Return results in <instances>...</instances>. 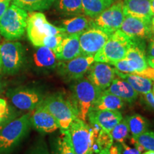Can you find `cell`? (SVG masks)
<instances>
[{
	"label": "cell",
	"mask_w": 154,
	"mask_h": 154,
	"mask_svg": "<svg viewBox=\"0 0 154 154\" xmlns=\"http://www.w3.org/2000/svg\"><path fill=\"white\" fill-rule=\"evenodd\" d=\"M64 36H66L63 35V34H57V35L47 36L44 39L42 46L49 48V49L53 50L54 53H56Z\"/></svg>",
	"instance_id": "cell-33"
},
{
	"label": "cell",
	"mask_w": 154,
	"mask_h": 154,
	"mask_svg": "<svg viewBox=\"0 0 154 154\" xmlns=\"http://www.w3.org/2000/svg\"><path fill=\"white\" fill-rule=\"evenodd\" d=\"M142 154H154V151H147L146 152H144Z\"/></svg>",
	"instance_id": "cell-45"
},
{
	"label": "cell",
	"mask_w": 154,
	"mask_h": 154,
	"mask_svg": "<svg viewBox=\"0 0 154 154\" xmlns=\"http://www.w3.org/2000/svg\"><path fill=\"white\" fill-rule=\"evenodd\" d=\"M27 17L26 10L12 4L0 18V34L10 41L21 38L26 30Z\"/></svg>",
	"instance_id": "cell-4"
},
{
	"label": "cell",
	"mask_w": 154,
	"mask_h": 154,
	"mask_svg": "<svg viewBox=\"0 0 154 154\" xmlns=\"http://www.w3.org/2000/svg\"><path fill=\"white\" fill-rule=\"evenodd\" d=\"M94 61V56L82 54L71 60L59 62V72L68 79L76 81L84 77Z\"/></svg>",
	"instance_id": "cell-11"
},
{
	"label": "cell",
	"mask_w": 154,
	"mask_h": 154,
	"mask_svg": "<svg viewBox=\"0 0 154 154\" xmlns=\"http://www.w3.org/2000/svg\"><path fill=\"white\" fill-rule=\"evenodd\" d=\"M111 34L92 26L79 34V43L82 55L94 56L103 48Z\"/></svg>",
	"instance_id": "cell-10"
},
{
	"label": "cell",
	"mask_w": 154,
	"mask_h": 154,
	"mask_svg": "<svg viewBox=\"0 0 154 154\" xmlns=\"http://www.w3.org/2000/svg\"><path fill=\"white\" fill-rule=\"evenodd\" d=\"M29 154H49V153L46 144L40 143L34 146Z\"/></svg>",
	"instance_id": "cell-35"
},
{
	"label": "cell",
	"mask_w": 154,
	"mask_h": 154,
	"mask_svg": "<svg viewBox=\"0 0 154 154\" xmlns=\"http://www.w3.org/2000/svg\"><path fill=\"white\" fill-rule=\"evenodd\" d=\"M143 100L145 102L146 106H148L150 109L154 110V98L152 95L151 92L146 94H143Z\"/></svg>",
	"instance_id": "cell-38"
},
{
	"label": "cell",
	"mask_w": 154,
	"mask_h": 154,
	"mask_svg": "<svg viewBox=\"0 0 154 154\" xmlns=\"http://www.w3.org/2000/svg\"><path fill=\"white\" fill-rule=\"evenodd\" d=\"M98 154H121L120 146L112 145L109 149L100 151Z\"/></svg>",
	"instance_id": "cell-37"
},
{
	"label": "cell",
	"mask_w": 154,
	"mask_h": 154,
	"mask_svg": "<svg viewBox=\"0 0 154 154\" xmlns=\"http://www.w3.org/2000/svg\"><path fill=\"white\" fill-rule=\"evenodd\" d=\"M104 91L118 96L123 101L128 103L136 101L138 97V93L129 83L118 76L115 77L111 85Z\"/></svg>",
	"instance_id": "cell-20"
},
{
	"label": "cell",
	"mask_w": 154,
	"mask_h": 154,
	"mask_svg": "<svg viewBox=\"0 0 154 154\" xmlns=\"http://www.w3.org/2000/svg\"><path fill=\"white\" fill-rule=\"evenodd\" d=\"M131 143L138 144L143 148L144 150L154 151V132L146 131L139 136L131 138Z\"/></svg>",
	"instance_id": "cell-29"
},
{
	"label": "cell",
	"mask_w": 154,
	"mask_h": 154,
	"mask_svg": "<svg viewBox=\"0 0 154 154\" xmlns=\"http://www.w3.org/2000/svg\"><path fill=\"white\" fill-rule=\"evenodd\" d=\"M123 5L124 16L136 17L151 21L153 14L149 0H124Z\"/></svg>",
	"instance_id": "cell-19"
},
{
	"label": "cell",
	"mask_w": 154,
	"mask_h": 154,
	"mask_svg": "<svg viewBox=\"0 0 154 154\" xmlns=\"http://www.w3.org/2000/svg\"><path fill=\"white\" fill-rule=\"evenodd\" d=\"M9 116V107L5 99H0V126L4 125Z\"/></svg>",
	"instance_id": "cell-34"
},
{
	"label": "cell",
	"mask_w": 154,
	"mask_h": 154,
	"mask_svg": "<svg viewBox=\"0 0 154 154\" xmlns=\"http://www.w3.org/2000/svg\"><path fill=\"white\" fill-rule=\"evenodd\" d=\"M129 133L136 137L146 131L148 129L147 121L140 114H134L126 118Z\"/></svg>",
	"instance_id": "cell-28"
},
{
	"label": "cell",
	"mask_w": 154,
	"mask_h": 154,
	"mask_svg": "<svg viewBox=\"0 0 154 154\" xmlns=\"http://www.w3.org/2000/svg\"><path fill=\"white\" fill-rule=\"evenodd\" d=\"M119 30L132 39H144L151 38V21L136 17L126 16Z\"/></svg>",
	"instance_id": "cell-14"
},
{
	"label": "cell",
	"mask_w": 154,
	"mask_h": 154,
	"mask_svg": "<svg viewBox=\"0 0 154 154\" xmlns=\"http://www.w3.org/2000/svg\"><path fill=\"white\" fill-rule=\"evenodd\" d=\"M151 93H152V95H153V98H154V84H153V89H152Z\"/></svg>",
	"instance_id": "cell-46"
},
{
	"label": "cell",
	"mask_w": 154,
	"mask_h": 154,
	"mask_svg": "<svg viewBox=\"0 0 154 154\" xmlns=\"http://www.w3.org/2000/svg\"><path fill=\"white\" fill-rule=\"evenodd\" d=\"M150 1V7H151V11L153 16L154 15V0H149Z\"/></svg>",
	"instance_id": "cell-42"
},
{
	"label": "cell",
	"mask_w": 154,
	"mask_h": 154,
	"mask_svg": "<svg viewBox=\"0 0 154 154\" xmlns=\"http://www.w3.org/2000/svg\"><path fill=\"white\" fill-rule=\"evenodd\" d=\"M55 54L58 60L61 61L71 60L82 55L79 35L64 36Z\"/></svg>",
	"instance_id": "cell-18"
},
{
	"label": "cell",
	"mask_w": 154,
	"mask_h": 154,
	"mask_svg": "<svg viewBox=\"0 0 154 154\" xmlns=\"http://www.w3.org/2000/svg\"><path fill=\"white\" fill-rule=\"evenodd\" d=\"M62 135L58 140L55 154H76L71 143L67 131H63Z\"/></svg>",
	"instance_id": "cell-31"
},
{
	"label": "cell",
	"mask_w": 154,
	"mask_h": 154,
	"mask_svg": "<svg viewBox=\"0 0 154 154\" xmlns=\"http://www.w3.org/2000/svg\"><path fill=\"white\" fill-rule=\"evenodd\" d=\"M110 134L112 136L113 139L119 143L124 142L126 138L128 137L129 134L128 124L126 121V119H122L118 124L116 125L111 130Z\"/></svg>",
	"instance_id": "cell-30"
},
{
	"label": "cell",
	"mask_w": 154,
	"mask_h": 154,
	"mask_svg": "<svg viewBox=\"0 0 154 154\" xmlns=\"http://www.w3.org/2000/svg\"><path fill=\"white\" fill-rule=\"evenodd\" d=\"M113 0H82L84 13L87 17L94 18L109 7Z\"/></svg>",
	"instance_id": "cell-25"
},
{
	"label": "cell",
	"mask_w": 154,
	"mask_h": 154,
	"mask_svg": "<svg viewBox=\"0 0 154 154\" xmlns=\"http://www.w3.org/2000/svg\"><path fill=\"white\" fill-rule=\"evenodd\" d=\"M147 62H148V63H149V65L150 66H151L152 68L154 69V58L147 57Z\"/></svg>",
	"instance_id": "cell-41"
},
{
	"label": "cell",
	"mask_w": 154,
	"mask_h": 154,
	"mask_svg": "<svg viewBox=\"0 0 154 154\" xmlns=\"http://www.w3.org/2000/svg\"><path fill=\"white\" fill-rule=\"evenodd\" d=\"M40 104L51 113L61 131L68 129L74 120L78 118L74 105L59 94H54L43 99Z\"/></svg>",
	"instance_id": "cell-3"
},
{
	"label": "cell",
	"mask_w": 154,
	"mask_h": 154,
	"mask_svg": "<svg viewBox=\"0 0 154 154\" xmlns=\"http://www.w3.org/2000/svg\"><path fill=\"white\" fill-rule=\"evenodd\" d=\"M55 7L61 14L77 15L84 13L82 0H55Z\"/></svg>",
	"instance_id": "cell-26"
},
{
	"label": "cell",
	"mask_w": 154,
	"mask_h": 154,
	"mask_svg": "<svg viewBox=\"0 0 154 154\" xmlns=\"http://www.w3.org/2000/svg\"><path fill=\"white\" fill-rule=\"evenodd\" d=\"M124 106V101L109 92L103 91L91 109L95 110L119 111Z\"/></svg>",
	"instance_id": "cell-22"
},
{
	"label": "cell",
	"mask_w": 154,
	"mask_h": 154,
	"mask_svg": "<svg viewBox=\"0 0 154 154\" xmlns=\"http://www.w3.org/2000/svg\"><path fill=\"white\" fill-rule=\"evenodd\" d=\"M87 79L101 91L111 85L116 77V69L109 63L94 61L88 71Z\"/></svg>",
	"instance_id": "cell-13"
},
{
	"label": "cell",
	"mask_w": 154,
	"mask_h": 154,
	"mask_svg": "<svg viewBox=\"0 0 154 154\" xmlns=\"http://www.w3.org/2000/svg\"><path fill=\"white\" fill-rule=\"evenodd\" d=\"M2 69L7 74H14L22 66L24 49L21 43L6 41L0 44Z\"/></svg>",
	"instance_id": "cell-9"
},
{
	"label": "cell",
	"mask_w": 154,
	"mask_h": 154,
	"mask_svg": "<svg viewBox=\"0 0 154 154\" xmlns=\"http://www.w3.org/2000/svg\"><path fill=\"white\" fill-rule=\"evenodd\" d=\"M120 143L121 154H140L139 151L136 148H131L130 146L126 145L124 142Z\"/></svg>",
	"instance_id": "cell-36"
},
{
	"label": "cell",
	"mask_w": 154,
	"mask_h": 154,
	"mask_svg": "<svg viewBox=\"0 0 154 154\" xmlns=\"http://www.w3.org/2000/svg\"><path fill=\"white\" fill-rule=\"evenodd\" d=\"M87 118L93 126L110 133L113 127L122 120L123 117L119 111L95 110L90 109Z\"/></svg>",
	"instance_id": "cell-15"
},
{
	"label": "cell",
	"mask_w": 154,
	"mask_h": 154,
	"mask_svg": "<svg viewBox=\"0 0 154 154\" xmlns=\"http://www.w3.org/2000/svg\"><path fill=\"white\" fill-rule=\"evenodd\" d=\"M2 69V60H1V57H0V70Z\"/></svg>",
	"instance_id": "cell-47"
},
{
	"label": "cell",
	"mask_w": 154,
	"mask_h": 154,
	"mask_svg": "<svg viewBox=\"0 0 154 154\" xmlns=\"http://www.w3.org/2000/svg\"><path fill=\"white\" fill-rule=\"evenodd\" d=\"M61 25L66 36L79 35L84 31L93 26V19L85 16H76L73 18L64 19Z\"/></svg>",
	"instance_id": "cell-21"
},
{
	"label": "cell",
	"mask_w": 154,
	"mask_h": 154,
	"mask_svg": "<svg viewBox=\"0 0 154 154\" xmlns=\"http://www.w3.org/2000/svg\"><path fill=\"white\" fill-rule=\"evenodd\" d=\"M101 91L87 78L83 77L76 80V82L73 86V94L75 100L74 105L79 119L86 122L88 111Z\"/></svg>",
	"instance_id": "cell-6"
},
{
	"label": "cell",
	"mask_w": 154,
	"mask_h": 154,
	"mask_svg": "<svg viewBox=\"0 0 154 154\" xmlns=\"http://www.w3.org/2000/svg\"><path fill=\"white\" fill-rule=\"evenodd\" d=\"M123 5L124 3L119 1L108 7L93 19L94 26L109 34L119 30L125 18Z\"/></svg>",
	"instance_id": "cell-8"
},
{
	"label": "cell",
	"mask_w": 154,
	"mask_h": 154,
	"mask_svg": "<svg viewBox=\"0 0 154 154\" xmlns=\"http://www.w3.org/2000/svg\"><path fill=\"white\" fill-rule=\"evenodd\" d=\"M100 130L79 118L74 120L66 131L75 153L92 154L96 151V140Z\"/></svg>",
	"instance_id": "cell-1"
},
{
	"label": "cell",
	"mask_w": 154,
	"mask_h": 154,
	"mask_svg": "<svg viewBox=\"0 0 154 154\" xmlns=\"http://www.w3.org/2000/svg\"><path fill=\"white\" fill-rule=\"evenodd\" d=\"M147 57L154 58V34L151 36L147 50Z\"/></svg>",
	"instance_id": "cell-39"
},
{
	"label": "cell",
	"mask_w": 154,
	"mask_h": 154,
	"mask_svg": "<svg viewBox=\"0 0 154 154\" xmlns=\"http://www.w3.org/2000/svg\"><path fill=\"white\" fill-rule=\"evenodd\" d=\"M7 95L12 104L17 109L22 111H32L43 100L41 94L32 88H17L11 89L8 91Z\"/></svg>",
	"instance_id": "cell-12"
},
{
	"label": "cell",
	"mask_w": 154,
	"mask_h": 154,
	"mask_svg": "<svg viewBox=\"0 0 154 154\" xmlns=\"http://www.w3.org/2000/svg\"><path fill=\"white\" fill-rule=\"evenodd\" d=\"M1 1H4V0H0V2H1Z\"/></svg>",
	"instance_id": "cell-49"
},
{
	"label": "cell",
	"mask_w": 154,
	"mask_h": 154,
	"mask_svg": "<svg viewBox=\"0 0 154 154\" xmlns=\"http://www.w3.org/2000/svg\"><path fill=\"white\" fill-rule=\"evenodd\" d=\"M134 39L126 36L121 30H117L109 36L103 48L96 54L94 61L111 64L125 59L126 52Z\"/></svg>",
	"instance_id": "cell-2"
},
{
	"label": "cell",
	"mask_w": 154,
	"mask_h": 154,
	"mask_svg": "<svg viewBox=\"0 0 154 154\" xmlns=\"http://www.w3.org/2000/svg\"><path fill=\"white\" fill-rule=\"evenodd\" d=\"M26 29L29 39L36 47H42L44 39L47 36L57 34L66 36L63 28L50 24L42 12L32 11L28 14Z\"/></svg>",
	"instance_id": "cell-5"
},
{
	"label": "cell",
	"mask_w": 154,
	"mask_h": 154,
	"mask_svg": "<svg viewBox=\"0 0 154 154\" xmlns=\"http://www.w3.org/2000/svg\"><path fill=\"white\" fill-rule=\"evenodd\" d=\"M116 74L128 82L138 94H146L152 91L154 82L149 79L130 74H124L116 69Z\"/></svg>",
	"instance_id": "cell-23"
},
{
	"label": "cell",
	"mask_w": 154,
	"mask_h": 154,
	"mask_svg": "<svg viewBox=\"0 0 154 154\" xmlns=\"http://www.w3.org/2000/svg\"><path fill=\"white\" fill-rule=\"evenodd\" d=\"M55 0H13V4L26 11H43L49 9Z\"/></svg>",
	"instance_id": "cell-27"
},
{
	"label": "cell",
	"mask_w": 154,
	"mask_h": 154,
	"mask_svg": "<svg viewBox=\"0 0 154 154\" xmlns=\"http://www.w3.org/2000/svg\"><path fill=\"white\" fill-rule=\"evenodd\" d=\"M34 61L36 66L42 68H54L59 63L54 51L44 46L37 47L34 54Z\"/></svg>",
	"instance_id": "cell-24"
},
{
	"label": "cell",
	"mask_w": 154,
	"mask_h": 154,
	"mask_svg": "<svg viewBox=\"0 0 154 154\" xmlns=\"http://www.w3.org/2000/svg\"><path fill=\"white\" fill-rule=\"evenodd\" d=\"M3 126H4V125H2V126H0V131H1L2 128Z\"/></svg>",
	"instance_id": "cell-48"
},
{
	"label": "cell",
	"mask_w": 154,
	"mask_h": 154,
	"mask_svg": "<svg viewBox=\"0 0 154 154\" xmlns=\"http://www.w3.org/2000/svg\"><path fill=\"white\" fill-rule=\"evenodd\" d=\"M10 2L11 0H4V1L0 2V18L2 17L6 10L8 9Z\"/></svg>",
	"instance_id": "cell-40"
},
{
	"label": "cell",
	"mask_w": 154,
	"mask_h": 154,
	"mask_svg": "<svg viewBox=\"0 0 154 154\" xmlns=\"http://www.w3.org/2000/svg\"><path fill=\"white\" fill-rule=\"evenodd\" d=\"M31 124L39 132L51 134L59 128V125L51 113L39 104L30 113Z\"/></svg>",
	"instance_id": "cell-17"
},
{
	"label": "cell",
	"mask_w": 154,
	"mask_h": 154,
	"mask_svg": "<svg viewBox=\"0 0 154 154\" xmlns=\"http://www.w3.org/2000/svg\"><path fill=\"white\" fill-rule=\"evenodd\" d=\"M151 29L152 32V34H154V15L152 17L151 20Z\"/></svg>",
	"instance_id": "cell-43"
},
{
	"label": "cell",
	"mask_w": 154,
	"mask_h": 154,
	"mask_svg": "<svg viewBox=\"0 0 154 154\" xmlns=\"http://www.w3.org/2000/svg\"><path fill=\"white\" fill-rule=\"evenodd\" d=\"M3 88H4V82L2 79H1V77H0V92L2 91Z\"/></svg>",
	"instance_id": "cell-44"
},
{
	"label": "cell",
	"mask_w": 154,
	"mask_h": 154,
	"mask_svg": "<svg viewBox=\"0 0 154 154\" xmlns=\"http://www.w3.org/2000/svg\"><path fill=\"white\" fill-rule=\"evenodd\" d=\"M113 139L110 133L100 130L96 140V151L99 152L108 149L113 145Z\"/></svg>",
	"instance_id": "cell-32"
},
{
	"label": "cell",
	"mask_w": 154,
	"mask_h": 154,
	"mask_svg": "<svg viewBox=\"0 0 154 154\" xmlns=\"http://www.w3.org/2000/svg\"><path fill=\"white\" fill-rule=\"evenodd\" d=\"M138 40L140 39H134L125 57L130 67L128 74L137 76L149 66L143 46L138 42Z\"/></svg>",
	"instance_id": "cell-16"
},
{
	"label": "cell",
	"mask_w": 154,
	"mask_h": 154,
	"mask_svg": "<svg viewBox=\"0 0 154 154\" xmlns=\"http://www.w3.org/2000/svg\"><path fill=\"white\" fill-rule=\"evenodd\" d=\"M30 126V113L5 125L0 131V154L11 151L26 134Z\"/></svg>",
	"instance_id": "cell-7"
}]
</instances>
